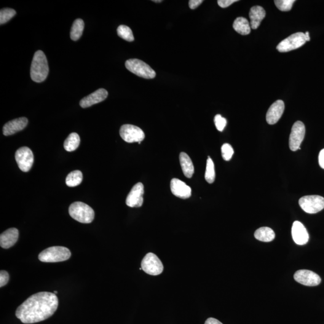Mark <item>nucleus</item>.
Wrapping results in <instances>:
<instances>
[{"instance_id":"f3484780","label":"nucleus","mask_w":324,"mask_h":324,"mask_svg":"<svg viewBox=\"0 0 324 324\" xmlns=\"http://www.w3.org/2000/svg\"><path fill=\"white\" fill-rule=\"evenodd\" d=\"M108 93L105 89L103 88H100L96 92L90 94V95L83 98L80 101V106L83 108H86L88 107H90L94 104H97L101 102L108 97Z\"/></svg>"},{"instance_id":"5701e85b","label":"nucleus","mask_w":324,"mask_h":324,"mask_svg":"<svg viewBox=\"0 0 324 324\" xmlns=\"http://www.w3.org/2000/svg\"><path fill=\"white\" fill-rule=\"evenodd\" d=\"M256 239L263 242H272L275 238V233L269 227H262L255 232Z\"/></svg>"},{"instance_id":"6e6552de","label":"nucleus","mask_w":324,"mask_h":324,"mask_svg":"<svg viewBox=\"0 0 324 324\" xmlns=\"http://www.w3.org/2000/svg\"><path fill=\"white\" fill-rule=\"evenodd\" d=\"M122 138L128 143H138L141 144L145 138V134L141 128L131 125H122L120 130Z\"/></svg>"},{"instance_id":"7c9ffc66","label":"nucleus","mask_w":324,"mask_h":324,"mask_svg":"<svg viewBox=\"0 0 324 324\" xmlns=\"http://www.w3.org/2000/svg\"><path fill=\"white\" fill-rule=\"evenodd\" d=\"M221 150L223 159L226 161H229L234 153L232 146L229 144H224L222 146Z\"/></svg>"},{"instance_id":"c9c22d12","label":"nucleus","mask_w":324,"mask_h":324,"mask_svg":"<svg viewBox=\"0 0 324 324\" xmlns=\"http://www.w3.org/2000/svg\"><path fill=\"white\" fill-rule=\"evenodd\" d=\"M319 163L320 167L324 170V149L320 151L319 155Z\"/></svg>"},{"instance_id":"7ed1b4c3","label":"nucleus","mask_w":324,"mask_h":324,"mask_svg":"<svg viewBox=\"0 0 324 324\" xmlns=\"http://www.w3.org/2000/svg\"><path fill=\"white\" fill-rule=\"evenodd\" d=\"M69 213L72 218L82 224L92 223L95 219V211L84 202L72 203L69 208Z\"/></svg>"},{"instance_id":"ddd939ff","label":"nucleus","mask_w":324,"mask_h":324,"mask_svg":"<svg viewBox=\"0 0 324 324\" xmlns=\"http://www.w3.org/2000/svg\"><path fill=\"white\" fill-rule=\"evenodd\" d=\"M144 187L143 183H138L133 187L126 198V205L130 207H140L143 204Z\"/></svg>"},{"instance_id":"4c0bfd02","label":"nucleus","mask_w":324,"mask_h":324,"mask_svg":"<svg viewBox=\"0 0 324 324\" xmlns=\"http://www.w3.org/2000/svg\"><path fill=\"white\" fill-rule=\"evenodd\" d=\"M305 35H306V41H310V36H309V33L308 31H306V33H305Z\"/></svg>"},{"instance_id":"39448f33","label":"nucleus","mask_w":324,"mask_h":324,"mask_svg":"<svg viewBox=\"0 0 324 324\" xmlns=\"http://www.w3.org/2000/svg\"><path fill=\"white\" fill-rule=\"evenodd\" d=\"M125 66L128 71L143 78L152 79L156 75V72L149 64L138 59L127 60Z\"/></svg>"},{"instance_id":"cd10ccee","label":"nucleus","mask_w":324,"mask_h":324,"mask_svg":"<svg viewBox=\"0 0 324 324\" xmlns=\"http://www.w3.org/2000/svg\"><path fill=\"white\" fill-rule=\"evenodd\" d=\"M117 34L120 37L128 42H133L134 36L132 29L126 25H120L117 28Z\"/></svg>"},{"instance_id":"2f4dec72","label":"nucleus","mask_w":324,"mask_h":324,"mask_svg":"<svg viewBox=\"0 0 324 324\" xmlns=\"http://www.w3.org/2000/svg\"><path fill=\"white\" fill-rule=\"evenodd\" d=\"M214 123H215L217 129L222 132L226 127L227 121L224 118L222 117L221 115L218 114L214 117Z\"/></svg>"},{"instance_id":"1a4fd4ad","label":"nucleus","mask_w":324,"mask_h":324,"mask_svg":"<svg viewBox=\"0 0 324 324\" xmlns=\"http://www.w3.org/2000/svg\"><path fill=\"white\" fill-rule=\"evenodd\" d=\"M141 268L147 274L157 275L163 271V266L160 259L152 253H147L141 262Z\"/></svg>"},{"instance_id":"473e14b6","label":"nucleus","mask_w":324,"mask_h":324,"mask_svg":"<svg viewBox=\"0 0 324 324\" xmlns=\"http://www.w3.org/2000/svg\"><path fill=\"white\" fill-rule=\"evenodd\" d=\"M9 280V273L4 270H1L0 272V287L6 285Z\"/></svg>"},{"instance_id":"f8f14e48","label":"nucleus","mask_w":324,"mask_h":324,"mask_svg":"<svg viewBox=\"0 0 324 324\" xmlns=\"http://www.w3.org/2000/svg\"><path fill=\"white\" fill-rule=\"evenodd\" d=\"M294 277L296 282L307 286H318L321 282L320 275L307 270H299L294 274Z\"/></svg>"},{"instance_id":"e433bc0d","label":"nucleus","mask_w":324,"mask_h":324,"mask_svg":"<svg viewBox=\"0 0 324 324\" xmlns=\"http://www.w3.org/2000/svg\"><path fill=\"white\" fill-rule=\"evenodd\" d=\"M205 324H223L215 318H210L205 321Z\"/></svg>"},{"instance_id":"20e7f679","label":"nucleus","mask_w":324,"mask_h":324,"mask_svg":"<svg viewBox=\"0 0 324 324\" xmlns=\"http://www.w3.org/2000/svg\"><path fill=\"white\" fill-rule=\"evenodd\" d=\"M71 252L69 249L62 246H53L45 249L39 255V259L43 262H59L68 260Z\"/></svg>"},{"instance_id":"f257e3e1","label":"nucleus","mask_w":324,"mask_h":324,"mask_svg":"<svg viewBox=\"0 0 324 324\" xmlns=\"http://www.w3.org/2000/svg\"><path fill=\"white\" fill-rule=\"evenodd\" d=\"M58 306L56 294L40 292L29 297L19 306L16 316L24 324H34L52 317Z\"/></svg>"},{"instance_id":"393cba45","label":"nucleus","mask_w":324,"mask_h":324,"mask_svg":"<svg viewBox=\"0 0 324 324\" xmlns=\"http://www.w3.org/2000/svg\"><path fill=\"white\" fill-rule=\"evenodd\" d=\"M84 29V22L81 19H77L72 25L71 32L72 40L76 41L81 37Z\"/></svg>"},{"instance_id":"4be33fe9","label":"nucleus","mask_w":324,"mask_h":324,"mask_svg":"<svg viewBox=\"0 0 324 324\" xmlns=\"http://www.w3.org/2000/svg\"><path fill=\"white\" fill-rule=\"evenodd\" d=\"M233 28L235 31L242 35H248L250 33V24L247 19L243 17H238L233 24Z\"/></svg>"},{"instance_id":"58836bf2","label":"nucleus","mask_w":324,"mask_h":324,"mask_svg":"<svg viewBox=\"0 0 324 324\" xmlns=\"http://www.w3.org/2000/svg\"><path fill=\"white\" fill-rule=\"evenodd\" d=\"M152 1L155 2H162V1H161V0H159V1H157V0H156V1H155V0H154V1Z\"/></svg>"},{"instance_id":"f704fd0d","label":"nucleus","mask_w":324,"mask_h":324,"mask_svg":"<svg viewBox=\"0 0 324 324\" xmlns=\"http://www.w3.org/2000/svg\"><path fill=\"white\" fill-rule=\"evenodd\" d=\"M203 2L202 0H191L189 1V7L191 9H195Z\"/></svg>"},{"instance_id":"aec40b11","label":"nucleus","mask_w":324,"mask_h":324,"mask_svg":"<svg viewBox=\"0 0 324 324\" xmlns=\"http://www.w3.org/2000/svg\"><path fill=\"white\" fill-rule=\"evenodd\" d=\"M266 13L263 7L254 6L251 8L249 12V17L250 19L251 28L255 29L260 25L262 21L266 17Z\"/></svg>"},{"instance_id":"c85d7f7f","label":"nucleus","mask_w":324,"mask_h":324,"mask_svg":"<svg viewBox=\"0 0 324 324\" xmlns=\"http://www.w3.org/2000/svg\"><path fill=\"white\" fill-rule=\"evenodd\" d=\"M16 13L17 12H16L15 10L10 9V8L2 9L1 11H0V24H1V25L7 23L8 21L11 20L16 15Z\"/></svg>"},{"instance_id":"dca6fc26","label":"nucleus","mask_w":324,"mask_h":324,"mask_svg":"<svg viewBox=\"0 0 324 324\" xmlns=\"http://www.w3.org/2000/svg\"><path fill=\"white\" fill-rule=\"evenodd\" d=\"M285 109V104L282 100L275 101L267 111L266 120L269 125H274L280 120Z\"/></svg>"},{"instance_id":"a878e982","label":"nucleus","mask_w":324,"mask_h":324,"mask_svg":"<svg viewBox=\"0 0 324 324\" xmlns=\"http://www.w3.org/2000/svg\"><path fill=\"white\" fill-rule=\"evenodd\" d=\"M83 179L82 173L76 170L68 174L66 179V183L69 187H76L81 183Z\"/></svg>"},{"instance_id":"9d476101","label":"nucleus","mask_w":324,"mask_h":324,"mask_svg":"<svg viewBox=\"0 0 324 324\" xmlns=\"http://www.w3.org/2000/svg\"><path fill=\"white\" fill-rule=\"evenodd\" d=\"M15 159L21 171L28 172L33 165L34 155L28 147H23L16 152Z\"/></svg>"},{"instance_id":"f03ea898","label":"nucleus","mask_w":324,"mask_h":324,"mask_svg":"<svg viewBox=\"0 0 324 324\" xmlns=\"http://www.w3.org/2000/svg\"><path fill=\"white\" fill-rule=\"evenodd\" d=\"M49 74V66L46 55L42 50L35 52L32 61L30 75L31 79L36 82L44 81Z\"/></svg>"},{"instance_id":"4468645a","label":"nucleus","mask_w":324,"mask_h":324,"mask_svg":"<svg viewBox=\"0 0 324 324\" xmlns=\"http://www.w3.org/2000/svg\"><path fill=\"white\" fill-rule=\"evenodd\" d=\"M171 190L174 196L181 198V199H188L191 197L192 189L187 186L185 183L177 178H174L171 181Z\"/></svg>"},{"instance_id":"b1692460","label":"nucleus","mask_w":324,"mask_h":324,"mask_svg":"<svg viewBox=\"0 0 324 324\" xmlns=\"http://www.w3.org/2000/svg\"><path fill=\"white\" fill-rule=\"evenodd\" d=\"M80 141L81 140L78 134L72 133L64 141V148L68 152L76 150L79 146Z\"/></svg>"},{"instance_id":"a211bd4d","label":"nucleus","mask_w":324,"mask_h":324,"mask_svg":"<svg viewBox=\"0 0 324 324\" xmlns=\"http://www.w3.org/2000/svg\"><path fill=\"white\" fill-rule=\"evenodd\" d=\"M28 119L25 117L19 118V119L7 122L4 125L3 129H2L4 135L10 136L20 132L25 128L28 125Z\"/></svg>"},{"instance_id":"0eeeda50","label":"nucleus","mask_w":324,"mask_h":324,"mask_svg":"<svg viewBox=\"0 0 324 324\" xmlns=\"http://www.w3.org/2000/svg\"><path fill=\"white\" fill-rule=\"evenodd\" d=\"M306 35L301 32H299L292 34L287 38L283 40L277 45V50L280 52H290L291 50L301 47L306 44Z\"/></svg>"},{"instance_id":"ea45409f","label":"nucleus","mask_w":324,"mask_h":324,"mask_svg":"<svg viewBox=\"0 0 324 324\" xmlns=\"http://www.w3.org/2000/svg\"><path fill=\"white\" fill-rule=\"evenodd\" d=\"M53 293H54L55 294H57L58 292L57 291H54V292H53Z\"/></svg>"},{"instance_id":"9b49d317","label":"nucleus","mask_w":324,"mask_h":324,"mask_svg":"<svg viewBox=\"0 0 324 324\" xmlns=\"http://www.w3.org/2000/svg\"><path fill=\"white\" fill-rule=\"evenodd\" d=\"M305 133H306V128L303 123L298 121L294 123L292 127L290 141H289L291 151H296L298 150H301L300 146L303 141Z\"/></svg>"},{"instance_id":"bb28decb","label":"nucleus","mask_w":324,"mask_h":324,"mask_svg":"<svg viewBox=\"0 0 324 324\" xmlns=\"http://www.w3.org/2000/svg\"><path fill=\"white\" fill-rule=\"evenodd\" d=\"M216 174L214 170V165L212 159L210 157H208L207 166L205 174V178L208 183H213L215 180Z\"/></svg>"},{"instance_id":"423d86ee","label":"nucleus","mask_w":324,"mask_h":324,"mask_svg":"<svg viewBox=\"0 0 324 324\" xmlns=\"http://www.w3.org/2000/svg\"><path fill=\"white\" fill-rule=\"evenodd\" d=\"M299 205L307 213H317L324 208V198L319 195L305 196L299 199Z\"/></svg>"},{"instance_id":"2eb2a0df","label":"nucleus","mask_w":324,"mask_h":324,"mask_svg":"<svg viewBox=\"0 0 324 324\" xmlns=\"http://www.w3.org/2000/svg\"><path fill=\"white\" fill-rule=\"evenodd\" d=\"M292 236L294 242L298 245H304L309 242V234L306 227L300 222H294L292 227Z\"/></svg>"},{"instance_id":"6ab92c4d","label":"nucleus","mask_w":324,"mask_h":324,"mask_svg":"<svg viewBox=\"0 0 324 324\" xmlns=\"http://www.w3.org/2000/svg\"><path fill=\"white\" fill-rule=\"evenodd\" d=\"M19 231L17 229L10 228L2 232L0 235V246L3 249H9L17 242Z\"/></svg>"},{"instance_id":"72a5a7b5","label":"nucleus","mask_w":324,"mask_h":324,"mask_svg":"<svg viewBox=\"0 0 324 324\" xmlns=\"http://www.w3.org/2000/svg\"><path fill=\"white\" fill-rule=\"evenodd\" d=\"M237 1H238L237 0H219L218 3L221 7L226 8Z\"/></svg>"},{"instance_id":"c756f323","label":"nucleus","mask_w":324,"mask_h":324,"mask_svg":"<svg viewBox=\"0 0 324 324\" xmlns=\"http://www.w3.org/2000/svg\"><path fill=\"white\" fill-rule=\"evenodd\" d=\"M295 2V0H275L274 1L277 9L282 12L290 11Z\"/></svg>"},{"instance_id":"412c9836","label":"nucleus","mask_w":324,"mask_h":324,"mask_svg":"<svg viewBox=\"0 0 324 324\" xmlns=\"http://www.w3.org/2000/svg\"><path fill=\"white\" fill-rule=\"evenodd\" d=\"M179 162L184 175L187 178H191L194 174V166L191 158L185 152H181L179 154Z\"/></svg>"}]
</instances>
